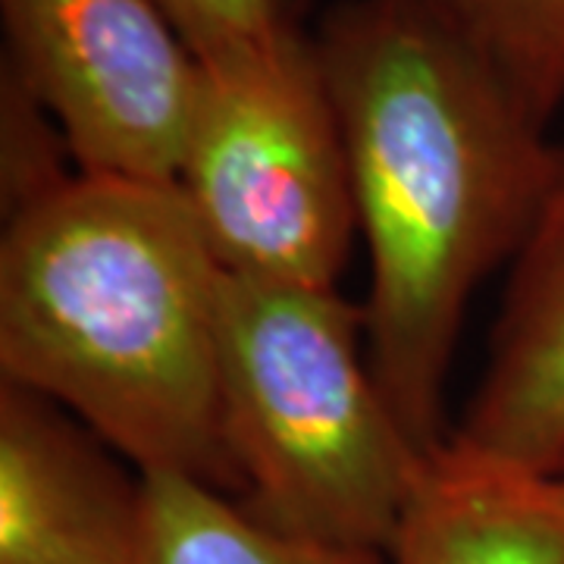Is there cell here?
Wrapping results in <instances>:
<instances>
[{"label": "cell", "mask_w": 564, "mask_h": 564, "mask_svg": "<svg viewBox=\"0 0 564 564\" xmlns=\"http://www.w3.org/2000/svg\"><path fill=\"white\" fill-rule=\"evenodd\" d=\"M144 477L66 408L0 383V564H139Z\"/></svg>", "instance_id": "obj_6"}, {"label": "cell", "mask_w": 564, "mask_h": 564, "mask_svg": "<svg viewBox=\"0 0 564 564\" xmlns=\"http://www.w3.org/2000/svg\"><path fill=\"white\" fill-rule=\"evenodd\" d=\"M176 185L226 273L336 289L358 207L314 39L202 63Z\"/></svg>", "instance_id": "obj_4"}, {"label": "cell", "mask_w": 564, "mask_h": 564, "mask_svg": "<svg viewBox=\"0 0 564 564\" xmlns=\"http://www.w3.org/2000/svg\"><path fill=\"white\" fill-rule=\"evenodd\" d=\"M389 564H564V477L448 440L426 462Z\"/></svg>", "instance_id": "obj_8"}, {"label": "cell", "mask_w": 564, "mask_h": 564, "mask_svg": "<svg viewBox=\"0 0 564 564\" xmlns=\"http://www.w3.org/2000/svg\"><path fill=\"white\" fill-rule=\"evenodd\" d=\"M198 63H217L299 39L307 0H154Z\"/></svg>", "instance_id": "obj_11"}, {"label": "cell", "mask_w": 564, "mask_h": 564, "mask_svg": "<svg viewBox=\"0 0 564 564\" xmlns=\"http://www.w3.org/2000/svg\"><path fill=\"white\" fill-rule=\"evenodd\" d=\"M217 348L245 511L289 536L386 555L430 452L373 377L361 304L223 270Z\"/></svg>", "instance_id": "obj_3"}, {"label": "cell", "mask_w": 564, "mask_h": 564, "mask_svg": "<svg viewBox=\"0 0 564 564\" xmlns=\"http://www.w3.org/2000/svg\"><path fill=\"white\" fill-rule=\"evenodd\" d=\"M448 440L564 477V176L511 261L480 383Z\"/></svg>", "instance_id": "obj_7"}, {"label": "cell", "mask_w": 564, "mask_h": 564, "mask_svg": "<svg viewBox=\"0 0 564 564\" xmlns=\"http://www.w3.org/2000/svg\"><path fill=\"white\" fill-rule=\"evenodd\" d=\"M467 44L543 126L564 107V0H436Z\"/></svg>", "instance_id": "obj_10"}, {"label": "cell", "mask_w": 564, "mask_h": 564, "mask_svg": "<svg viewBox=\"0 0 564 564\" xmlns=\"http://www.w3.org/2000/svg\"><path fill=\"white\" fill-rule=\"evenodd\" d=\"M3 73L82 173L176 182L202 63L154 0H0Z\"/></svg>", "instance_id": "obj_5"}, {"label": "cell", "mask_w": 564, "mask_h": 564, "mask_svg": "<svg viewBox=\"0 0 564 564\" xmlns=\"http://www.w3.org/2000/svg\"><path fill=\"white\" fill-rule=\"evenodd\" d=\"M314 47L370 254L367 358L433 455L452 436L445 386L464 314L524 248L564 176V148L436 0H343Z\"/></svg>", "instance_id": "obj_1"}, {"label": "cell", "mask_w": 564, "mask_h": 564, "mask_svg": "<svg viewBox=\"0 0 564 564\" xmlns=\"http://www.w3.org/2000/svg\"><path fill=\"white\" fill-rule=\"evenodd\" d=\"M220 285L176 182L66 173L7 210L0 383L66 408L139 474L239 499L220 399Z\"/></svg>", "instance_id": "obj_2"}, {"label": "cell", "mask_w": 564, "mask_h": 564, "mask_svg": "<svg viewBox=\"0 0 564 564\" xmlns=\"http://www.w3.org/2000/svg\"><path fill=\"white\" fill-rule=\"evenodd\" d=\"M144 477L139 564H389L383 552L289 536L239 499L176 474Z\"/></svg>", "instance_id": "obj_9"}]
</instances>
